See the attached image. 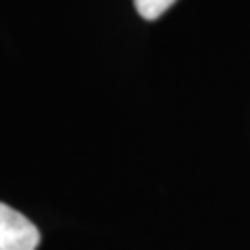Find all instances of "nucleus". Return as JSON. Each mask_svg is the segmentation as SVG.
Returning a JSON list of instances; mask_svg holds the SVG:
<instances>
[{"instance_id":"f257e3e1","label":"nucleus","mask_w":250,"mask_h":250,"mask_svg":"<svg viewBox=\"0 0 250 250\" xmlns=\"http://www.w3.org/2000/svg\"><path fill=\"white\" fill-rule=\"evenodd\" d=\"M40 231L25 215L0 202V250H36Z\"/></svg>"},{"instance_id":"f03ea898","label":"nucleus","mask_w":250,"mask_h":250,"mask_svg":"<svg viewBox=\"0 0 250 250\" xmlns=\"http://www.w3.org/2000/svg\"><path fill=\"white\" fill-rule=\"evenodd\" d=\"M177 0H134L136 11L140 13V17H144L148 21L159 19L171 4H175Z\"/></svg>"}]
</instances>
